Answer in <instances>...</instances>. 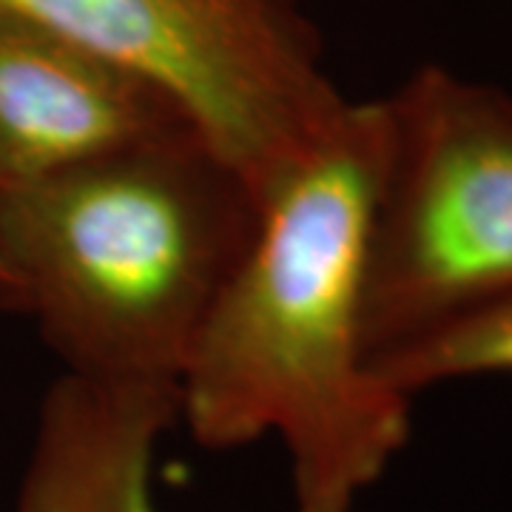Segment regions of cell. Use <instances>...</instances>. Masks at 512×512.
<instances>
[{"label":"cell","mask_w":512,"mask_h":512,"mask_svg":"<svg viewBox=\"0 0 512 512\" xmlns=\"http://www.w3.org/2000/svg\"><path fill=\"white\" fill-rule=\"evenodd\" d=\"M370 367L410 399L430 384L512 373V293L387 353Z\"/></svg>","instance_id":"7"},{"label":"cell","mask_w":512,"mask_h":512,"mask_svg":"<svg viewBox=\"0 0 512 512\" xmlns=\"http://www.w3.org/2000/svg\"><path fill=\"white\" fill-rule=\"evenodd\" d=\"M0 9L157 83L259 200L350 103L302 0H0Z\"/></svg>","instance_id":"4"},{"label":"cell","mask_w":512,"mask_h":512,"mask_svg":"<svg viewBox=\"0 0 512 512\" xmlns=\"http://www.w3.org/2000/svg\"><path fill=\"white\" fill-rule=\"evenodd\" d=\"M262 200L197 131L0 185L20 308L69 373L180 382Z\"/></svg>","instance_id":"2"},{"label":"cell","mask_w":512,"mask_h":512,"mask_svg":"<svg viewBox=\"0 0 512 512\" xmlns=\"http://www.w3.org/2000/svg\"><path fill=\"white\" fill-rule=\"evenodd\" d=\"M382 100L348 103L265 194L256 237L180 373V421L205 450L276 436L293 512H353L410 439V396L362 345Z\"/></svg>","instance_id":"1"},{"label":"cell","mask_w":512,"mask_h":512,"mask_svg":"<svg viewBox=\"0 0 512 512\" xmlns=\"http://www.w3.org/2000/svg\"><path fill=\"white\" fill-rule=\"evenodd\" d=\"M177 421V384L66 370L37 410L15 512H160L154 453Z\"/></svg>","instance_id":"6"},{"label":"cell","mask_w":512,"mask_h":512,"mask_svg":"<svg viewBox=\"0 0 512 512\" xmlns=\"http://www.w3.org/2000/svg\"><path fill=\"white\" fill-rule=\"evenodd\" d=\"M185 131L197 128L148 77L0 9V185Z\"/></svg>","instance_id":"5"},{"label":"cell","mask_w":512,"mask_h":512,"mask_svg":"<svg viewBox=\"0 0 512 512\" xmlns=\"http://www.w3.org/2000/svg\"><path fill=\"white\" fill-rule=\"evenodd\" d=\"M0 305L3 308H20L18 282H15V276H12L6 259H3V251H0Z\"/></svg>","instance_id":"8"},{"label":"cell","mask_w":512,"mask_h":512,"mask_svg":"<svg viewBox=\"0 0 512 512\" xmlns=\"http://www.w3.org/2000/svg\"><path fill=\"white\" fill-rule=\"evenodd\" d=\"M382 111L362 282L367 365L512 293L510 94L421 66Z\"/></svg>","instance_id":"3"}]
</instances>
